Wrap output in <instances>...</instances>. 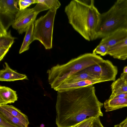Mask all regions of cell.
<instances>
[{
	"instance_id": "26",
	"label": "cell",
	"mask_w": 127,
	"mask_h": 127,
	"mask_svg": "<svg viewBox=\"0 0 127 127\" xmlns=\"http://www.w3.org/2000/svg\"><path fill=\"white\" fill-rule=\"evenodd\" d=\"M92 127H104L101 122L100 117L94 118Z\"/></svg>"
},
{
	"instance_id": "14",
	"label": "cell",
	"mask_w": 127,
	"mask_h": 127,
	"mask_svg": "<svg viewBox=\"0 0 127 127\" xmlns=\"http://www.w3.org/2000/svg\"><path fill=\"white\" fill-rule=\"evenodd\" d=\"M37 1L38 3L33 9L38 13L49 9L57 10L61 5L58 0H37Z\"/></svg>"
},
{
	"instance_id": "29",
	"label": "cell",
	"mask_w": 127,
	"mask_h": 127,
	"mask_svg": "<svg viewBox=\"0 0 127 127\" xmlns=\"http://www.w3.org/2000/svg\"><path fill=\"white\" fill-rule=\"evenodd\" d=\"M126 97H127V92L122 93L118 95H116L114 96L113 98Z\"/></svg>"
},
{
	"instance_id": "8",
	"label": "cell",
	"mask_w": 127,
	"mask_h": 127,
	"mask_svg": "<svg viewBox=\"0 0 127 127\" xmlns=\"http://www.w3.org/2000/svg\"><path fill=\"white\" fill-rule=\"evenodd\" d=\"M38 14L33 8L19 10L12 25V28L17 30L19 34H22L34 22Z\"/></svg>"
},
{
	"instance_id": "16",
	"label": "cell",
	"mask_w": 127,
	"mask_h": 127,
	"mask_svg": "<svg viewBox=\"0 0 127 127\" xmlns=\"http://www.w3.org/2000/svg\"><path fill=\"white\" fill-rule=\"evenodd\" d=\"M16 38L15 37L11 35L10 30L7 32L3 26L0 23V48L9 49Z\"/></svg>"
},
{
	"instance_id": "11",
	"label": "cell",
	"mask_w": 127,
	"mask_h": 127,
	"mask_svg": "<svg viewBox=\"0 0 127 127\" xmlns=\"http://www.w3.org/2000/svg\"><path fill=\"white\" fill-rule=\"evenodd\" d=\"M107 55H109L114 58L121 60L127 59V38L109 48Z\"/></svg>"
},
{
	"instance_id": "25",
	"label": "cell",
	"mask_w": 127,
	"mask_h": 127,
	"mask_svg": "<svg viewBox=\"0 0 127 127\" xmlns=\"http://www.w3.org/2000/svg\"><path fill=\"white\" fill-rule=\"evenodd\" d=\"M0 127H18L13 125L7 121L0 116Z\"/></svg>"
},
{
	"instance_id": "17",
	"label": "cell",
	"mask_w": 127,
	"mask_h": 127,
	"mask_svg": "<svg viewBox=\"0 0 127 127\" xmlns=\"http://www.w3.org/2000/svg\"><path fill=\"white\" fill-rule=\"evenodd\" d=\"M112 93L109 99L115 96L127 92V86L124 80L120 78L114 81L111 85Z\"/></svg>"
},
{
	"instance_id": "13",
	"label": "cell",
	"mask_w": 127,
	"mask_h": 127,
	"mask_svg": "<svg viewBox=\"0 0 127 127\" xmlns=\"http://www.w3.org/2000/svg\"><path fill=\"white\" fill-rule=\"evenodd\" d=\"M18 98L16 91L7 87L0 86V105L14 103Z\"/></svg>"
},
{
	"instance_id": "7",
	"label": "cell",
	"mask_w": 127,
	"mask_h": 127,
	"mask_svg": "<svg viewBox=\"0 0 127 127\" xmlns=\"http://www.w3.org/2000/svg\"><path fill=\"white\" fill-rule=\"evenodd\" d=\"M18 0H0V23L7 31L19 10Z\"/></svg>"
},
{
	"instance_id": "2",
	"label": "cell",
	"mask_w": 127,
	"mask_h": 127,
	"mask_svg": "<svg viewBox=\"0 0 127 127\" xmlns=\"http://www.w3.org/2000/svg\"><path fill=\"white\" fill-rule=\"evenodd\" d=\"M69 23L86 40L96 39L100 14L94 0H73L65 7Z\"/></svg>"
},
{
	"instance_id": "24",
	"label": "cell",
	"mask_w": 127,
	"mask_h": 127,
	"mask_svg": "<svg viewBox=\"0 0 127 127\" xmlns=\"http://www.w3.org/2000/svg\"><path fill=\"white\" fill-rule=\"evenodd\" d=\"M19 10H21L27 8L31 5L26 0H19L18 2Z\"/></svg>"
},
{
	"instance_id": "32",
	"label": "cell",
	"mask_w": 127,
	"mask_h": 127,
	"mask_svg": "<svg viewBox=\"0 0 127 127\" xmlns=\"http://www.w3.org/2000/svg\"><path fill=\"white\" fill-rule=\"evenodd\" d=\"M126 84L127 86V79L125 80Z\"/></svg>"
},
{
	"instance_id": "22",
	"label": "cell",
	"mask_w": 127,
	"mask_h": 127,
	"mask_svg": "<svg viewBox=\"0 0 127 127\" xmlns=\"http://www.w3.org/2000/svg\"><path fill=\"white\" fill-rule=\"evenodd\" d=\"M109 47L106 45L100 43L93 51V53L95 54H99L102 56L107 55Z\"/></svg>"
},
{
	"instance_id": "33",
	"label": "cell",
	"mask_w": 127,
	"mask_h": 127,
	"mask_svg": "<svg viewBox=\"0 0 127 127\" xmlns=\"http://www.w3.org/2000/svg\"><path fill=\"white\" fill-rule=\"evenodd\" d=\"M127 127V126H125V127Z\"/></svg>"
},
{
	"instance_id": "9",
	"label": "cell",
	"mask_w": 127,
	"mask_h": 127,
	"mask_svg": "<svg viewBox=\"0 0 127 127\" xmlns=\"http://www.w3.org/2000/svg\"><path fill=\"white\" fill-rule=\"evenodd\" d=\"M127 38V29H121L115 31L102 38L100 43L109 47H112Z\"/></svg>"
},
{
	"instance_id": "28",
	"label": "cell",
	"mask_w": 127,
	"mask_h": 127,
	"mask_svg": "<svg viewBox=\"0 0 127 127\" xmlns=\"http://www.w3.org/2000/svg\"><path fill=\"white\" fill-rule=\"evenodd\" d=\"M127 126V117L119 124L115 126V127H124Z\"/></svg>"
},
{
	"instance_id": "12",
	"label": "cell",
	"mask_w": 127,
	"mask_h": 127,
	"mask_svg": "<svg viewBox=\"0 0 127 127\" xmlns=\"http://www.w3.org/2000/svg\"><path fill=\"white\" fill-rule=\"evenodd\" d=\"M101 82V80L96 79L86 80L71 83H62L54 89L57 92H62L92 86L95 84Z\"/></svg>"
},
{
	"instance_id": "5",
	"label": "cell",
	"mask_w": 127,
	"mask_h": 127,
	"mask_svg": "<svg viewBox=\"0 0 127 127\" xmlns=\"http://www.w3.org/2000/svg\"><path fill=\"white\" fill-rule=\"evenodd\" d=\"M57 10H49L34 22L33 36L34 40L39 41L46 49L52 47L54 24Z\"/></svg>"
},
{
	"instance_id": "6",
	"label": "cell",
	"mask_w": 127,
	"mask_h": 127,
	"mask_svg": "<svg viewBox=\"0 0 127 127\" xmlns=\"http://www.w3.org/2000/svg\"><path fill=\"white\" fill-rule=\"evenodd\" d=\"M102 82L115 80L118 73L117 67L110 61L103 60L101 62L82 70Z\"/></svg>"
},
{
	"instance_id": "21",
	"label": "cell",
	"mask_w": 127,
	"mask_h": 127,
	"mask_svg": "<svg viewBox=\"0 0 127 127\" xmlns=\"http://www.w3.org/2000/svg\"><path fill=\"white\" fill-rule=\"evenodd\" d=\"M0 116L7 121L18 127H28L20 119L0 107Z\"/></svg>"
},
{
	"instance_id": "10",
	"label": "cell",
	"mask_w": 127,
	"mask_h": 127,
	"mask_svg": "<svg viewBox=\"0 0 127 127\" xmlns=\"http://www.w3.org/2000/svg\"><path fill=\"white\" fill-rule=\"evenodd\" d=\"M4 68L0 71V81H12L16 80H28L27 76L20 74L11 69L7 63H5Z\"/></svg>"
},
{
	"instance_id": "27",
	"label": "cell",
	"mask_w": 127,
	"mask_h": 127,
	"mask_svg": "<svg viewBox=\"0 0 127 127\" xmlns=\"http://www.w3.org/2000/svg\"><path fill=\"white\" fill-rule=\"evenodd\" d=\"M9 49L5 48H0V61H1L8 51Z\"/></svg>"
},
{
	"instance_id": "30",
	"label": "cell",
	"mask_w": 127,
	"mask_h": 127,
	"mask_svg": "<svg viewBox=\"0 0 127 127\" xmlns=\"http://www.w3.org/2000/svg\"><path fill=\"white\" fill-rule=\"evenodd\" d=\"M120 78L123 79L125 80L127 79V73H124L123 72L121 75Z\"/></svg>"
},
{
	"instance_id": "31",
	"label": "cell",
	"mask_w": 127,
	"mask_h": 127,
	"mask_svg": "<svg viewBox=\"0 0 127 127\" xmlns=\"http://www.w3.org/2000/svg\"><path fill=\"white\" fill-rule=\"evenodd\" d=\"M123 73H127V66L125 67L123 69Z\"/></svg>"
},
{
	"instance_id": "15",
	"label": "cell",
	"mask_w": 127,
	"mask_h": 127,
	"mask_svg": "<svg viewBox=\"0 0 127 127\" xmlns=\"http://www.w3.org/2000/svg\"><path fill=\"white\" fill-rule=\"evenodd\" d=\"M104 105L106 112L127 107V97L108 99L104 102Z\"/></svg>"
},
{
	"instance_id": "3",
	"label": "cell",
	"mask_w": 127,
	"mask_h": 127,
	"mask_svg": "<svg viewBox=\"0 0 127 127\" xmlns=\"http://www.w3.org/2000/svg\"><path fill=\"white\" fill-rule=\"evenodd\" d=\"M103 60L97 55L87 53L72 59L65 64H57L47 71L49 84L51 88L54 89L69 76Z\"/></svg>"
},
{
	"instance_id": "23",
	"label": "cell",
	"mask_w": 127,
	"mask_h": 127,
	"mask_svg": "<svg viewBox=\"0 0 127 127\" xmlns=\"http://www.w3.org/2000/svg\"><path fill=\"white\" fill-rule=\"evenodd\" d=\"M95 118L91 117L85 119L73 127H92Z\"/></svg>"
},
{
	"instance_id": "1",
	"label": "cell",
	"mask_w": 127,
	"mask_h": 127,
	"mask_svg": "<svg viewBox=\"0 0 127 127\" xmlns=\"http://www.w3.org/2000/svg\"><path fill=\"white\" fill-rule=\"evenodd\" d=\"M103 105L93 86L57 92L56 125L58 127H72L88 118L102 117Z\"/></svg>"
},
{
	"instance_id": "18",
	"label": "cell",
	"mask_w": 127,
	"mask_h": 127,
	"mask_svg": "<svg viewBox=\"0 0 127 127\" xmlns=\"http://www.w3.org/2000/svg\"><path fill=\"white\" fill-rule=\"evenodd\" d=\"M96 79L90 74L81 70L68 77L62 83H71L86 80Z\"/></svg>"
},
{
	"instance_id": "4",
	"label": "cell",
	"mask_w": 127,
	"mask_h": 127,
	"mask_svg": "<svg viewBox=\"0 0 127 127\" xmlns=\"http://www.w3.org/2000/svg\"><path fill=\"white\" fill-rule=\"evenodd\" d=\"M127 29V0H118L107 11L100 14L96 39L119 29Z\"/></svg>"
},
{
	"instance_id": "20",
	"label": "cell",
	"mask_w": 127,
	"mask_h": 127,
	"mask_svg": "<svg viewBox=\"0 0 127 127\" xmlns=\"http://www.w3.org/2000/svg\"><path fill=\"white\" fill-rule=\"evenodd\" d=\"M0 107L19 119L28 126L29 124L28 117L20 110L11 105H0Z\"/></svg>"
},
{
	"instance_id": "19",
	"label": "cell",
	"mask_w": 127,
	"mask_h": 127,
	"mask_svg": "<svg viewBox=\"0 0 127 127\" xmlns=\"http://www.w3.org/2000/svg\"><path fill=\"white\" fill-rule=\"evenodd\" d=\"M34 23H33L30 25L26 31L24 40L19 51V53L28 50L30 44L34 41L33 32Z\"/></svg>"
},
{
	"instance_id": "34",
	"label": "cell",
	"mask_w": 127,
	"mask_h": 127,
	"mask_svg": "<svg viewBox=\"0 0 127 127\" xmlns=\"http://www.w3.org/2000/svg\"></svg>"
},
{
	"instance_id": "35",
	"label": "cell",
	"mask_w": 127,
	"mask_h": 127,
	"mask_svg": "<svg viewBox=\"0 0 127 127\" xmlns=\"http://www.w3.org/2000/svg\"></svg>"
}]
</instances>
